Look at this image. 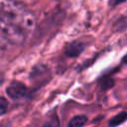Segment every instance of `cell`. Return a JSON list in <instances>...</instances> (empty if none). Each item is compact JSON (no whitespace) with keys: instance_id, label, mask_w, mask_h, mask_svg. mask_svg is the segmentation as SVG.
<instances>
[{"instance_id":"7a4b0ae2","label":"cell","mask_w":127,"mask_h":127,"mask_svg":"<svg viewBox=\"0 0 127 127\" xmlns=\"http://www.w3.org/2000/svg\"><path fill=\"white\" fill-rule=\"evenodd\" d=\"M27 92H28L27 86L24 83H22L21 81H18V80L12 81L6 88L7 95L11 99H14V100H18V99H21V98L25 97Z\"/></svg>"},{"instance_id":"277c9868","label":"cell","mask_w":127,"mask_h":127,"mask_svg":"<svg viewBox=\"0 0 127 127\" xmlns=\"http://www.w3.org/2000/svg\"><path fill=\"white\" fill-rule=\"evenodd\" d=\"M86 122L87 117L85 115H75L69 120L67 127H82Z\"/></svg>"},{"instance_id":"7c38bea8","label":"cell","mask_w":127,"mask_h":127,"mask_svg":"<svg viewBox=\"0 0 127 127\" xmlns=\"http://www.w3.org/2000/svg\"><path fill=\"white\" fill-rule=\"evenodd\" d=\"M4 52H5V50H3L2 48H0V57H1V56L4 54Z\"/></svg>"},{"instance_id":"9c48e42d","label":"cell","mask_w":127,"mask_h":127,"mask_svg":"<svg viewBox=\"0 0 127 127\" xmlns=\"http://www.w3.org/2000/svg\"><path fill=\"white\" fill-rule=\"evenodd\" d=\"M14 1H16V2H18V3H21V4H23V5H31V4H35L38 0H14Z\"/></svg>"},{"instance_id":"30bf717a","label":"cell","mask_w":127,"mask_h":127,"mask_svg":"<svg viewBox=\"0 0 127 127\" xmlns=\"http://www.w3.org/2000/svg\"><path fill=\"white\" fill-rule=\"evenodd\" d=\"M125 0H110L109 1V4L111 5V6H116V5H118V4H120V3H122V2H124Z\"/></svg>"},{"instance_id":"ba28073f","label":"cell","mask_w":127,"mask_h":127,"mask_svg":"<svg viewBox=\"0 0 127 127\" xmlns=\"http://www.w3.org/2000/svg\"><path fill=\"white\" fill-rule=\"evenodd\" d=\"M8 44H10V43H9V42L3 37V35L0 33V48H2L3 50H6Z\"/></svg>"},{"instance_id":"3957f363","label":"cell","mask_w":127,"mask_h":127,"mask_svg":"<svg viewBox=\"0 0 127 127\" xmlns=\"http://www.w3.org/2000/svg\"><path fill=\"white\" fill-rule=\"evenodd\" d=\"M83 50H84V45L81 42L74 41L67 45L64 53L68 57H77L79 54L82 53Z\"/></svg>"},{"instance_id":"8992f818","label":"cell","mask_w":127,"mask_h":127,"mask_svg":"<svg viewBox=\"0 0 127 127\" xmlns=\"http://www.w3.org/2000/svg\"><path fill=\"white\" fill-rule=\"evenodd\" d=\"M43 127H60V121L57 116H53L44 124Z\"/></svg>"},{"instance_id":"5b68a950","label":"cell","mask_w":127,"mask_h":127,"mask_svg":"<svg viewBox=\"0 0 127 127\" xmlns=\"http://www.w3.org/2000/svg\"><path fill=\"white\" fill-rule=\"evenodd\" d=\"M126 120H127V112H121L110 119L109 126L110 127H116V126L122 124L123 122H125Z\"/></svg>"},{"instance_id":"8fae6325","label":"cell","mask_w":127,"mask_h":127,"mask_svg":"<svg viewBox=\"0 0 127 127\" xmlns=\"http://www.w3.org/2000/svg\"><path fill=\"white\" fill-rule=\"evenodd\" d=\"M3 82H4V75H3V73L0 72V85H1Z\"/></svg>"},{"instance_id":"52a82bcc","label":"cell","mask_w":127,"mask_h":127,"mask_svg":"<svg viewBox=\"0 0 127 127\" xmlns=\"http://www.w3.org/2000/svg\"><path fill=\"white\" fill-rule=\"evenodd\" d=\"M8 101L5 97L3 96H0V116L5 114L8 110Z\"/></svg>"},{"instance_id":"4fadbf2b","label":"cell","mask_w":127,"mask_h":127,"mask_svg":"<svg viewBox=\"0 0 127 127\" xmlns=\"http://www.w3.org/2000/svg\"><path fill=\"white\" fill-rule=\"evenodd\" d=\"M124 62H125V63H127V56L124 58Z\"/></svg>"},{"instance_id":"6da1fadb","label":"cell","mask_w":127,"mask_h":127,"mask_svg":"<svg viewBox=\"0 0 127 127\" xmlns=\"http://www.w3.org/2000/svg\"><path fill=\"white\" fill-rule=\"evenodd\" d=\"M0 12L24 34L30 33L36 26V18L25 5L14 0H0Z\"/></svg>"}]
</instances>
